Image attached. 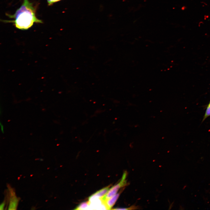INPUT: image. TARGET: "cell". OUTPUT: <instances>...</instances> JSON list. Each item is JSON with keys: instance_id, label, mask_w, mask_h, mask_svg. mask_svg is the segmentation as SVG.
<instances>
[{"instance_id": "obj_1", "label": "cell", "mask_w": 210, "mask_h": 210, "mask_svg": "<svg viewBox=\"0 0 210 210\" xmlns=\"http://www.w3.org/2000/svg\"><path fill=\"white\" fill-rule=\"evenodd\" d=\"M15 18L16 27L22 30H26L34 23H42V21L36 17L35 9L28 0H24L20 6L12 17Z\"/></svg>"}, {"instance_id": "obj_2", "label": "cell", "mask_w": 210, "mask_h": 210, "mask_svg": "<svg viewBox=\"0 0 210 210\" xmlns=\"http://www.w3.org/2000/svg\"><path fill=\"white\" fill-rule=\"evenodd\" d=\"M127 175V172L126 171L125 172L119 182L110 188L106 195L101 199L102 201L112 197L116 194L120 189L127 185V182L126 179Z\"/></svg>"}, {"instance_id": "obj_3", "label": "cell", "mask_w": 210, "mask_h": 210, "mask_svg": "<svg viewBox=\"0 0 210 210\" xmlns=\"http://www.w3.org/2000/svg\"><path fill=\"white\" fill-rule=\"evenodd\" d=\"M121 192V191L120 192L111 197L110 198L104 201H102L104 205L105 206L106 209L109 210L114 206Z\"/></svg>"}, {"instance_id": "obj_4", "label": "cell", "mask_w": 210, "mask_h": 210, "mask_svg": "<svg viewBox=\"0 0 210 210\" xmlns=\"http://www.w3.org/2000/svg\"><path fill=\"white\" fill-rule=\"evenodd\" d=\"M10 195L8 209L15 210L17 208L19 201V199L15 195L14 192L11 191Z\"/></svg>"}, {"instance_id": "obj_5", "label": "cell", "mask_w": 210, "mask_h": 210, "mask_svg": "<svg viewBox=\"0 0 210 210\" xmlns=\"http://www.w3.org/2000/svg\"><path fill=\"white\" fill-rule=\"evenodd\" d=\"M110 186L111 185H109L97 191L90 197L89 200L95 198L102 199L106 195Z\"/></svg>"}, {"instance_id": "obj_6", "label": "cell", "mask_w": 210, "mask_h": 210, "mask_svg": "<svg viewBox=\"0 0 210 210\" xmlns=\"http://www.w3.org/2000/svg\"><path fill=\"white\" fill-rule=\"evenodd\" d=\"M89 204L88 201L84 202L80 204L74 209L75 210H84L86 209L88 206Z\"/></svg>"}, {"instance_id": "obj_7", "label": "cell", "mask_w": 210, "mask_h": 210, "mask_svg": "<svg viewBox=\"0 0 210 210\" xmlns=\"http://www.w3.org/2000/svg\"><path fill=\"white\" fill-rule=\"evenodd\" d=\"M209 116H210V101L207 105L205 114L203 116L202 122Z\"/></svg>"}, {"instance_id": "obj_8", "label": "cell", "mask_w": 210, "mask_h": 210, "mask_svg": "<svg viewBox=\"0 0 210 210\" xmlns=\"http://www.w3.org/2000/svg\"><path fill=\"white\" fill-rule=\"evenodd\" d=\"M137 207L135 206H132L128 208H116L112 209L114 210H133L137 209Z\"/></svg>"}, {"instance_id": "obj_9", "label": "cell", "mask_w": 210, "mask_h": 210, "mask_svg": "<svg viewBox=\"0 0 210 210\" xmlns=\"http://www.w3.org/2000/svg\"><path fill=\"white\" fill-rule=\"evenodd\" d=\"M61 0H47V2L49 5H50L58 1Z\"/></svg>"}, {"instance_id": "obj_10", "label": "cell", "mask_w": 210, "mask_h": 210, "mask_svg": "<svg viewBox=\"0 0 210 210\" xmlns=\"http://www.w3.org/2000/svg\"><path fill=\"white\" fill-rule=\"evenodd\" d=\"M5 204L6 202L5 201H4L1 204L0 206V209L1 210H3L4 209Z\"/></svg>"}, {"instance_id": "obj_11", "label": "cell", "mask_w": 210, "mask_h": 210, "mask_svg": "<svg viewBox=\"0 0 210 210\" xmlns=\"http://www.w3.org/2000/svg\"><path fill=\"white\" fill-rule=\"evenodd\" d=\"M0 125L1 127V129L2 132L3 133H4V127L3 125L1 123H0Z\"/></svg>"}]
</instances>
